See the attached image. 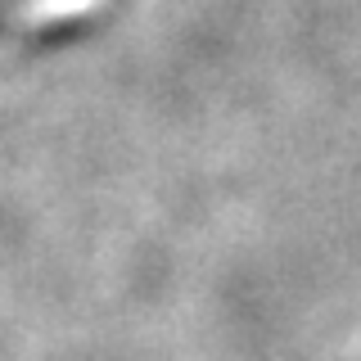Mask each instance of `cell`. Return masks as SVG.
I'll list each match as a JSON object with an SVG mask.
<instances>
[{
	"instance_id": "obj_1",
	"label": "cell",
	"mask_w": 361,
	"mask_h": 361,
	"mask_svg": "<svg viewBox=\"0 0 361 361\" xmlns=\"http://www.w3.org/2000/svg\"><path fill=\"white\" fill-rule=\"evenodd\" d=\"M37 5H41V0H0V32H5L9 23H18L27 9H37Z\"/></svg>"
}]
</instances>
